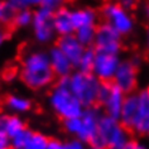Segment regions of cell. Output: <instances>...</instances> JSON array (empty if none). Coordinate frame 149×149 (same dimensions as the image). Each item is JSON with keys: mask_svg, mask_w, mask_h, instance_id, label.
Wrapping results in <instances>:
<instances>
[{"mask_svg": "<svg viewBox=\"0 0 149 149\" xmlns=\"http://www.w3.org/2000/svg\"><path fill=\"white\" fill-rule=\"evenodd\" d=\"M19 77L33 91H42L53 86L57 77L51 67L47 51L31 49L25 52L20 59Z\"/></svg>", "mask_w": 149, "mask_h": 149, "instance_id": "cell-1", "label": "cell"}, {"mask_svg": "<svg viewBox=\"0 0 149 149\" xmlns=\"http://www.w3.org/2000/svg\"><path fill=\"white\" fill-rule=\"evenodd\" d=\"M119 120L129 132L148 135L149 132V86L125 96Z\"/></svg>", "mask_w": 149, "mask_h": 149, "instance_id": "cell-2", "label": "cell"}, {"mask_svg": "<svg viewBox=\"0 0 149 149\" xmlns=\"http://www.w3.org/2000/svg\"><path fill=\"white\" fill-rule=\"evenodd\" d=\"M130 140L129 130L119 119L102 114L96 135L88 143L91 149H124Z\"/></svg>", "mask_w": 149, "mask_h": 149, "instance_id": "cell-3", "label": "cell"}, {"mask_svg": "<svg viewBox=\"0 0 149 149\" xmlns=\"http://www.w3.org/2000/svg\"><path fill=\"white\" fill-rule=\"evenodd\" d=\"M67 77L58 79L54 85L51 87L48 92L47 102L49 109L53 111L54 115L61 119L67 120L71 118L80 116L84 111V105L79 101V99L74 96L67 86Z\"/></svg>", "mask_w": 149, "mask_h": 149, "instance_id": "cell-4", "label": "cell"}, {"mask_svg": "<svg viewBox=\"0 0 149 149\" xmlns=\"http://www.w3.org/2000/svg\"><path fill=\"white\" fill-rule=\"evenodd\" d=\"M101 115V109L97 107V105L85 107L80 116L63 120V130L71 138L80 139L88 145L90 140L97 133L99 121Z\"/></svg>", "mask_w": 149, "mask_h": 149, "instance_id": "cell-5", "label": "cell"}, {"mask_svg": "<svg viewBox=\"0 0 149 149\" xmlns=\"http://www.w3.org/2000/svg\"><path fill=\"white\" fill-rule=\"evenodd\" d=\"M66 80L71 92L79 99L84 107L97 105L101 81H99L92 72H82L74 70Z\"/></svg>", "mask_w": 149, "mask_h": 149, "instance_id": "cell-6", "label": "cell"}, {"mask_svg": "<svg viewBox=\"0 0 149 149\" xmlns=\"http://www.w3.org/2000/svg\"><path fill=\"white\" fill-rule=\"evenodd\" d=\"M100 17L102 22L111 25L123 37L130 36L135 29V19L130 10L114 1H106L100 9Z\"/></svg>", "mask_w": 149, "mask_h": 149, "instance_id": "cell-7", "label": "cell"}, {"mask_svg": "<svg viewBox=\"0 0 149 149\" xmlns=\"http://www.w3.org/2000/svg\"><path fill=\"white\" fill-rule=\"evenodd\" d=\"M140 66L141 57L139 54H133L129 58H121L120 65L114 74L113 82L125 94H132L136 90Z\"/></svg>", "mask_w": 149, "mask_h": 149, "instance_id": "cell-8", "label": "cell"}, {"mask_svg": "<svg viewBox=\"0 0 149 149\" xmlns=\"http://www.w3.org/2000/svg\"><path fill=\"white\" fill-rule=\"evenodd\" d=\"M53 13L44 6H38L33 10L31 28L33 37L39 44H49L57 38L53 25Z\"/></svg>", "mask_w": 149, "mask_h": 149, "instance_id": "cell-9", "label": "cell"}, {"mask_svg": "<svg viewBox=\"0 0 149 149\" xmlns=\"http://www.w3.org/2000/svg\"><path fill=\"white\" fill-rule=\"evenodd\" d=\"M125 96V92L121 88H119L113 81L111 82H101L97 104L101 107V111H104L102 114L119 119Z\"/></svg>", "mask_w": 149, "mask_h": 149, "instance_id": "cell-10", "label": "cell"}, {"mask_svg": "<svg viewBox=\"0 0 149 149\" xmlns=\"http://www.w3.org/2000/svg\"><path fill=\"white\" fill-rule=\"evenodd\" d=\"M92 47L97 52L120 54L123 49V36L105 22H100L96 28V36Z\"/></svg>", "mask_w": 149, "mask_h": 149, "instance_id": "cell-11", "label": "cell"}, {"mask_svg": "<svg viewBox=\"0 0 149 149\" xmlns=\"http://www.w3.org/2000/svg\"><path fill=\"white\" fill-rule=\"evenodd\" d=\"M120 61H121L120 54L96 51L94 67H92L91 72L101 82H111L119 65H120Z\"/></svg>", "mask_w": 149, "mask_h": 149, "instance_id": "cell-12", "label": "cell"}, {"mask_svg": "<svg viewBox=\"0 0 149 149\" xmlns=\"http://www.w3.org/2000/svg\"><path fill=\"white\" fill-rule=\"evenodd\" d=\"M47 53H48V58H49L51 67H52V70H53L57 79L68 77L74 71L73 63L67 58V56L63 53L56 44L52 46L47 51Z\"/></svg>", "mask_w": 149, "mask_h": 149, "instance_id": "cell-13", "label": "cell"}, {"mask_svg": "<svg viewBox=\"0 0 149 149\" xmlns=\"http://www.w3.org/2000/svg\"><path fill=\"white\" fill-rule=\"evenodd\" d=\"M56 46H57L59 49L67 56V58L73 63L74 67H76L77 62H79V59L81 57V54L84 53L85 48H86L77 40V38L73 34L57 37Z\"/></svg>", "mask_w": 149, "mask_h": 149, "instance_id": "cell-14", "label": "cell"}, {"mask_svg": "<svg viewBox=\"0 0 149 149\" xmlns=\"http://www.w3.org/2000/svg\"><path fill=\"white\" fill-rule=\"evenodd\" d=\"M4 107L6 113L9 114H15V115H24L28 114L29 111L33 109V102L32 100L24 95L20 94H9L5 96L4 101Z\"/></svg>", "mask_w": 149, "mask_h": 149, "instance_id": "cell-15", "label": "cell"}, {"mask_svg": "<svg viewBox=\"0 0 149 149\" xmlns=\"http://www.w3.org/2000/svg\"><path fill=\"white\" fill-rule=\"evenodd\" d=\"M71 17L74 29L87 25H97L100 14L91 6H80L71 9Z\"/></svg>", "mask_w": 149, "mask_h": 149, "instance_id": "cell-16", "label": "cell"}, {"mask_svg": "<svg viewBox=\"0 0 149 149\" xmlns=\"http://www.w3.org/2000/svg\"><path fill=\"white\" fill-rule=\"evenodd\" d=\"M27 128L25 120L20 115L3 113L0 114V133L5 134L9 139L19 134L22 130Z\"/></svg>", "mask_w": 149, "mask_h": 149, "instance_id": "cell-17", "label": "cell"}, {"mask_svg": "<svg viewBox=\"0 0 149 149\" xmlns=\"http://www.w3.org/2000/svg\"><path fill=\"white\" fill-rule=\"evenodd\" d=\"M53 25L57 37L73 34L74 27L71 17V9L67 6H62L61 9L53 13Z\"/></svg>", "mask_w": 149, "mask_h": 149, "instance_id": "cell-18", "label": "cell"}, {"mask_svg": "<svg viewBox=\"0 0 149 149\" xmlns=\"http://www.w3.org/2000/svg\"><path fill=\"white\" fill-rule=\"evenodd\" d=\"M96 28H97V25H87V27L77 28L74 29L73 36L84 47H92L96 36Z\"/></svg>", "mask_w": 149, "mask_h": 149, "instance_id": "cell-19", "label": "cell"}, {"mask_svg": "<svg viewBox=\"0 0 149 149\" xmlns=\"http://www.w3.org/2000/svg\"><path fill=\"white\" fill-rule=\"evenodd\" d=\"M95 54L96 51L94 47H86L84 51V53L81 54V57L77 62L74 70L82 71V72H91L92 67H94V61H95Z\"/></svg>", "mask_w": 149, "mask_h": 149, "instance_id": "cell-20", "label": "cell"}, {"mask_svg": "<svg viewBox=\"0 0 149 149\" xmlns=\"http://www.w3.org/2000/svg\"><path fill=\"white\" fill-rule=\"evenodd\" d=\"M32 20H33V9H22L15 12L12 24L18 29H24L31 27Z\"/></svg>", "mask_w": 149, "mask_h": 149, "instance_id": "cell-21", "label": "cell"}, {"mask_svg": "<svg viewBox=\"0 0 149 149\" xmlns=\"http://www.w3.org/2000/svg\"><path fill=\"white\" fill-rule=\"evenodd\" d=\"M49 138L42 132H33L24 149H46Z\"/></svg>", "mask_w": 149, "mask_h": 149, "instance_id": "cell-22", "label": "cell"}, {"mask_svg": "<svg viewBox=\"0 0 149 149\" xmlns=\"http://www.w3.org/2000/svg\"><path fill=\"white\" fill-rule=\"evenodd\" d=\"M43 0H5V3L8 4L10 9H13L14 12L22 9H33L42 5Z\"/></svg>", "mask_w": 149, "mask_h": 149, "instance_id": "cell-23", "label": "cell"}, {"mask_svg": "<svg viewBox=\"0 0 149 149\" xmlns=\"http://www.w3.org/2000/svg\"><path fill=\"white\" fill-rule=\"evenodd\" d=\"M33 133V130L29 128H25L24 130H22L19 134H17L15 136H13L10 139V148L12 149H23L27 145L29 138H31Z\"/></svg>", "mask_w": 149, "mask_h": 149, "instance_id": "cell-24", "label": "cell"}, {"mask_svg": "<svg viewBox=\"0 0 149 149\" xmlns=\"http://www.w3.org/2000/svg\"><path fill=\"white\" fill-rule=\"evenodd\" d=\"M14 14H15V12L9 8L5 0H0V23H3L5 27L12 24Z\"/></svg>", "mask_w": 149, "mask_h": 149, "instance_id": "cell-25", "label": "cell"}, {"mask_svg": "<svg viewBox=\"0 0 149 149\" xmlns=\"http://www.w3.org/2000/svg\"><path fill=\"white\" fill-rule=\"evenodd\" d=\"M65 4L66 0H43L40 6H44V8L49 9L52 12H56V10L61 9L62 6H66Z\"/></svg>", "mask_w": 149, "mask_h": 149, "instance_id": "cell-26", "label": "cell"}, {"mask_svg": "<svg viewBox=\"0 0 149 149\" xmlns=\"http://www.w3.org/2000/svg\"><path fill=\"white\" fill-rule=\"evenodd\" d=\"M65 149H88V148L85 141L76 139V138H71V139L65 141Z\"/></svg>", "mask_w": 149, "mask_h": 149, "instance_id": "cell-27", "label": "cell"}, {"mask_svg": "<svg viewBox=\"0 0 149 149\" xmlns=\"http://www.w3.org/2000/svg\"><path fill=\"white\" fill-rule=\"evenodd\" d=\"M111 1L118 3L119 5L124 6L125 9H128V10H130V12H132L134 8H136L138 1H139V0H111Z\"/></svg>", "mask_w": 149, "mask_h": 149, "instance_id": "cell-28", "label": "cell"}, {"mask_svg": "<svg viewBox=\"0 0 149 149\" xmlns=\"http://www.w3.org/2000/svg\"><path fill=\"white\" fill-rule=\"evenodd\" d=\"M46 149H65V141L57 139V138H49Z\"/></svg>", "mask_w": 149, "mask_h": 149, "instance_id": "cell-29", "label": "cell"}, {"mask_svg": "<svg viewBox=\"0 0 149 149\" xmlns=\"http://www.w3.org/2000/svg\"><path fill=\"white\" fill-rule=\"evenodd\" d=\"M124 149H148V148H147V145H145L141 140L130 139L128 143H126Z\"/></svg>", "mask_w": 149, "mask_h": 149, "instance_id": "cell-30", "label": "cell"}, {"mask_svg": "<svg viewBox=\"0 0 149 149\" xmlns=\"http://www.w3.org/2000/svg\"><path fill=\"white\" fill-rule=\"evenodd\" d=\"M10 147V139L5 134L0 133V149H6Z\"/></svg>", "mask_w": 149, "mask_h": 149, "instance_id": "cell-31", "label": "cell"}, {"mask_svg": "<svg viewBox=\"0 0 149 149\" xmlns=\"http://www.w3.org/2000/svg\"><path fill=\"white\" fill-rule=\"evenodd\" d=\"M6 38H8V32H6V28L3 23H0V47L5 43Z\"/></svg>", "mask_w": 149, "mask_h": 149, "instance_id": "cell-32", "label": "cell"}, {"mask_svg": "<svg viewBox=\"0 0 149 149\" xmlns=\"http://www.w3.org/2000/svg\"><path fill=\"white\" fill-rule=\"evenodd\" d=\"M143 13H144V17L149 20V1L144 4V6H143Z\"/></svg>", "mask_w": 149, "mask_h": 149, "instance_id": "cell-33", "label": "cell"}, {"mask_svg": "<svg viewBox=\"0 0 149 149\" xmlns=\"http://www.w3.org/2000/svg\"><path fill=\"white\" fill-rule=\"evenodd\" d=\"M145 46H147V51L149 53V25H148L147 31H145Z\"/></svg>", "mask_w": 149, "mask_h": 149, "instance_id": "cell-34", "label": "cell"}, {"mask_svg": "<svg viewBox=\"0 0 149 149\" xmlns=\"http://www.w3.org/2000/svg\"><path fill=\"white\" fill-rule=\"evenodd\" d=\"M6 149H12V148H10V147H9V148H6Z\"/></svg>", "mask_w": 149, "mask_h": 149, "instance_id": "cell-35", "label": "cell"}, {"mask_svg": "<svg viewBox=\"0 0 149 149\" xmlns=\"http://www.w3.org/2000/svg\"><path fill=\"white\" fill-rule=\"evenodd\" d=\"M148 136H149V132H148Z\"/></svg>", "mask_w": 149, "mask_h": 149, "instance_id": "cell-36", "label": "cell"}, {"mask_svg": "<svg viewBox=\"0 0 149 149\" xmlns=\"http://www.w3.org/2000/svg\"><path fill=\"white\" fill-rule=\"evenodd\" d=\"M88 149H91V148H88Z\"/></svg>", "mask_w": 149, "mask_h": 149, "instance_id": "cell-37", "label": "cell"}, {"mask_svg": "<svg viewBox=\"0 0 149 149\" xmlns=\"http://www.w3.org/2000/svg\"><path fill=\"white\" fill-rule=\"evenodd\" d=\"M23 149H24V148H23Z\"/></svg>", "mask_w": 149, "mask_h": 149, "instance_id": "cell-38", "label": "cell"}]
</instances>
